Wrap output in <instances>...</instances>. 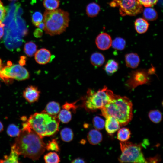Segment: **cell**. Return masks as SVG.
Returning a JSON list of instances; mask_svg holds the SVG:
<instances>
[{
  "label": "cell",
  "mask_w": 163,
  "mask_h": 163,
  "mask_svg": "<svg viewBox=\"0 0 163 163\" xmlns=\"http://www.w3.org/2000/svg\"><path fill=\"white\" fill-rule=\"evenodd\" d=\"M42 138L30 128L21 129L11 147L19 155L36 160L46 149Z\"/></svg>",
  "instance_id": "1"
},
{
  "label": "cell",
  "mask_w": 163,
  "mask_h": 163,
  "mask_svg": "<svg viewBox=\"0 0 163 163\" xmlns=\"http://www.w3.org/2000/svg\"><path fill=\"white\" fill-rule=\"evenodd\" d=\"M102 115L114 117L120 126L127 125L133 117V104L129 99L126 96L114 94L113 98L101 109Z\"/></svg>",
  "instance_id": "2"
},
{
  "label": "cell",
  "mask_w": 163,
  "mask_h": 163,
  "mask_svg": "<svg viewBox=\"0 0 163 163\" xmlns=\"http://www.w3.org/2000/svg\"><path fill=\"white\" fill-rule=\"evenodd\" d=\"M26 122L31 129L42 138L54 134L59 129V120L58 118L44 111L31 115Z\"/></svg>",
  "instance_id": "3"
},
{
  "label": "cell",
  "mask_w": 163,
  "mask_h": 163,
  "mask_svg": "<svg viewBox=\"0 0 163 163\" xmlns=\"http://www.w3.org/2000/svg\"><path fill=\"white\" fill-rule=\"evenodd\" d=\"M70 21L69 14L67 11L60 9L46 10L43 14L45 33L50 36L59 35L66 30Z\"/></svg>",
  "instance_id": "4"
},
{
  "label": "cell",
  "mask_w": 163,
  "mask_h": 163,
  "mask_svg": "<svg viewBox=\"0 0 163 163\" xmlns=\"http://www.w3.org/2000/svg\"><path fill=\"white\" fill-rule=\"evenodd\" d=\"M114 95L113 91L106 86L97 91L88 89L84 98V106L89 110L101 109L113 98Z\"/></svg>",
  "instance_id": "5"
},
{
  "label": "cell",
  "mask_w": 163,
  "mask_h": 163,
  "mask_svg": "<svg viewBox=\"0 0 163 163\" xmlns=\"http://www.w3.org/2000/svg\"><path fill=\"white\" fill-rule=\"evenodd\" d=\"M122 154L118 160L120 162L147 163L142 151L141 146L129 142L120 143Z\"/></svg>",
  "instance_id": "6"
},
{
  "label": "cell",
  "mask_w": 163,
  "mask_h": 163,
  "mask_svg": "<svg viewBox=\"0 0 163 163\" xmlns=\"http://www.w3.org/2000/svg\"><path fill=\"white\" fill-rule=\"evenodd\" d=\"M110 5L119 7L120 13L122 16H135L142 12L143 10L138 0H112Z\"/></svg>",
  "instance_id": "7"
},
{
  "label": "cell",
  "mask_w": 163,
  "mask_h": 163,
  "mask_svg": "<svg viewBox=\"0 0 163 163\" xmlns=\"http://www.w3.org/2000/svg\"><path fill=\"white\" fill-rule=\"evenodd\" d=\"M9 77L18 81H22L28 79L30 77L29 72L27 69L19 64L14 65L9 67Z\"/></svg>",
  "instance_id": "8"
},
{
  "label": "cell",
  "mask_w": 163,
  "mask_h": 163,
  "mask_svg": "<svg viewBox=\"0 0 163 163\" xmlns=\"http://www.w3.org/2000/svg\"><path fill=\"white\" fill-rule=\"evenodd\" d=\"M112 40L110 36L106 33L99 34L95 39V43L99 49L104 50L108 49L111 46Z\"/></svg>",
  "instance_id": "9"
},
{
  "label": "cell",
  "mask_w": 163,
  "mask_h": 163,
  "mask_svg": "<svg viewBox=\"0 0 163 163\" xmlns=\"http://www.w3.org/2000/svg\"><path fill=\"white\" fill-rule=\"evenodd\" d=\"M40 91L37 87L33 85L27 87L23 91V97L29 103H32L37 101Z\"/></svg>",
  "instance_id": "10"
},
{
  "label": "cell",
  "mask_w": 163,
  "mask_h": 163,
  "mask_svg": "<svg viewBox=\"0 0 163 163\" xmlns=\"http://www.w3.org/2000/svg\"><path fill=\"white\" fill-rule=\"evenodd\" d=\"M36 61L41 65H45L49 62L51 58L50 51L46 48H41L37 50L35 54Z\"/></svg>",
  "instance_id": "11"
},
{
  "label": "cell",
  "mask_w": 163,
  "mask_h": 163,
  "mask_svg": "<svg viewBox=\"0 0 163 163\" xmlns=\"http://www.w3.org/2000/svg\"><path fill=\"white\" fill-rule=\"evenodd\" d=\"M105 118L104 126L108 134H113L119 129L120 126V124L115 118L111 116H108Z\"/></svg>",
  "instance_id": "12"
},
{
  "label": "cell",
  "mask_w": 163,
  "mask_h": 163,
  "mask_svg": "<svg viewBox=\"0 0 163 163\" xmlns=\"http://www.w3.org/2000/svg\"><path fill=\"white\" fill-rule=\"evenodd\" d=\"M125 57L126 64L128 67L136 68L139 64L140 58L136 53H131L126 54Z\"/></svg>",
  "instance_id": "13"
},
{
  "label": "cell",
  "mask_w": 163,
  "mask_h": 163,
  "mask_svg": "<svg viewBox=\"0 0 163 163\" xmlns=\"http://www.w3.org/2000/svg\"><path fill=\"white\" fill-rule=\"evenodd\" d=\"M87 139L90 144L96 145L101 141L102 139V135L98 130L91 129L88 133Z\"/></svg>",
  "instance_id": "14"
},
{
  "label": "cell",
  "mask_w": 163,
  "mask_h": 163,
  "mask_svg": "<svg viewBox=\"0 0 163 163\" xmlns=\"http://www.w3.org/2000/svg\"><path fill=\"white\" fill-rule=\"evenodd\" d=\"M147 21L142 18L137 19L134 23L135 28L136 32L140 34L144 33L147 30L149 26Z\"/></svg>",
  "instance_id": "15"
},
{
  "label": "cell",
  "mask_w": 163,
  "mask_h": 163,
  "mask_svg": "<svg viewBox=\"0 0 163 163\" xmlns=\"http://www.w3.org/2000/svg\"><path fill=\"white\" fill-rule=\"evenodd\" d=\"M101 10L100 5L95 2H91L88 4L86 8L87 15L89 17H96Z\"/></svg>",
  "instance_id": "16"
},
{
  "label": "cell",
  "mask_w": 163,
  "mask_h": 163,
  "mask_svg": "<svg viewBox=\"0 0 163 163\" xmlns=\"http://www.w3.org/2000/svg\"><path fill=\"white\" fill-rule=\"evenodd\" d=\"M60 109V105L58 103L52 101L47 104L44 111L50 115L55 116L59 113Z\"/></svg>",
  "instance_id": "17"
},
{
  "label": "cell",
  "mask_w": 163,
  "mask_h": 163,
  "mask_svg": "<svg viewBox=\"0 0 163 163\" xmlns=\"http://www.w3.org/2000/svg\"><path fill=\"white\" fill-rule=\"evenodd\" d=\"M104 56L99 52H94L91 55L90 61L91 64L96 67L102 66L105 62Z\"/></svg>",
  "instance_id": "18"
},
{
  "label": "cell",
  "mask_w": 163,
  "mask_h": 163,
  "mask_svg": "<svg viewBox=\"0 0 163 163\" xmlns=\"http://www.w3.org/2000/svg\"><path fill=\"white\" fill-rule=\"evenodd\" d=\"M143 16L144 19L148 21H154L158 18L156 11L151 7H146L143 12Z\"/></svg>",
  "instance_id": "19"
},
{
  "label": "cell",
  "mask_w": 163,
  "mask_h": 163,
  "mask_svg": "<svg viewBox=\"0 0 163 163\" xmlns=\"http://www.w3.org/2000/svg\"><path fill=\"white\" fill-rule=\"evenodd\" d=\"M118 63L113 59L109 60L104 67V69L106 73L109 75H112L118 70Z\"/></svg>",
  "instance_id": "20"
},
{
  "label": "cell",
  "mask_w": 163,
  "mask_h": 163,
  "mask_svg": "<svg viewBox=\"0 0 163 163\" xmlns=\"http://www.w3.org/2000/svg\"><path fill=\"white\" fill-rule=\"evenodd\" d=\"M19 155L16 151L11 147V151L8 155L4 157V159L0 160V163H18V157Z\"/></svg>",
  "instance_id": "21"
},
{
  "label": "cell",
  "mask_w": 163,
  "mask_h": 163,
  "mask_svg": "<svg viewBox=\"0 0 163 163\" xmlns=\"http://www.w3.org/2000/svg\"><path fill=\"white\" fill-rule=\"evenodd\" d=\"M37 46L36 44L32 41H29L26 43L24 48L25 53L29 57L34 56L37 51Z\"/></svg>",
  "instance_id": "22"
},
{
  "label": "cell",
  "mask_w": 163,
  "mask_h": 163,
  "mask_svg": "<svg viewBox=\"0 0 163 163\" xmlns=\"http://www.w3.org/2000/svg\"><path fill=\"white\" fill-rule=\"evenodd\" d=\"M10 67L1 66L0 67V78L5 83L9 84L13 82V79L10 78L9 75V69Z\"/></svg>",
  "instance_id": "23"
},
{
  "label": "cell",
  "mask_w": 163,
  "mask_h": 163,
  "mask_svg": "<svg viewBox=\"0 0 163 163\" xmlns=\"http://www.w3.org/2000/svg\"><path fill=\"white\" fill-rule=\"evenodd\" d=\"M131 132L129 129L126 128H123L119 130L117 138L121 142L128 140L130 137Z\"/></svg>",
  "instance_id": "24"
},
{
  "label": "cell",
  "mask_w": 163,
  "mask_h": 163,
  "mask_svg": "<svg viewBox=\"0 0 163 163\" xmlns=\"http://www.w3.org/2000/svg\"><path fill=\"white\" fill-rule=\"evenodd\" d=\"M60 136L62 140L66 142H69L73 139V133L70 128L65 127L60 131Z\"/></svg>",
  "instance_id": "25"
},
{
  "label": "cell",
  "mask_w": 163,
  "mask_h": 163,
  "mask_svg": "<svg viewBox=\"0 0 163 163\" xmlns=\"http://www.w3.org/2000/svg\"><path fill=\"white\" fill-rule=\"evenodd\" d=\"M59 113L57 118L59 120L62 122L67 123L71 120L72 114L69 110L63 109Z\"/></svg>",
  "instance_id": "26"
},
{
  "label": "cell",
  "mask_w": 163,
  "mask_h": 163,
  "mask_svg": "<svg viewBox=\"0 0 163 163\" xmlns=\"http://www.w3.org/2000/svg\"><path fill=\"white\" fill-rule=\"evenodd\" d=\"M43 4L46 10L52 11L56 9L60 5L59 0H43Z\"/></svg>",
  "instance_id": "27"
},
{
  "label": "cell",
  "mask_w": 163,
  "mask_h": 163,
  "mask_svg": "<svg viewBox=\"0 0 163 163\" xmlns=\"http://www.w3.org/2000/svg\"><path fill=\"white\" fill-rule=\"evenodd\" d=\"M148 116L150 120L155 123H159L162 119V113L158 110H150Z\"/></svg>",
  "instance_id": "28"
},
{
  "label": "cell",
  "mask_w": 163,
  "mask_h": 163,
  "mask_svg": "<svg viewBox=\"0 0 163 163\" xmlns=\"http://www.w3.org/2000/svg\"><path fill=\"white\" fill-rule=\"evenodd\" d=\"M126 45L125 40L120 37H117L112 41L111 45L115 49L119 50H123Z\"/></svg>",
  "instance_id": "29"
},
{
  "label": "cell",
  "mask_w": 163,
  "mask_h": 163,
  "mask_svg": "<svg viewBox=\"0 0 163 163\" xmlns=\"http://www.w3.org/2000/svg\"><path fill=\"white\" fill-rule=\"evenodd\" d=\"M44 159L46 163H58L60 161L59 155L54 152H50L45 155Z\"/></svg>",
  "instance_id": "30"
},
{
  "label": "cell",
  "mask_w": 163,
  "mask_h": 163,
  "mask_svg": "<svg viewBox=\"0 0 163 163\" xmlns=\"http://www.w3.org/2000/svg\"><path fill=\"white\" fill-rule=\"evenodd\" d=\"M21 131L19 128L14 124H11L8 126L7 133L9 136L11 137H17Z\"/></svg>",
  "instance_id": "31"
},
{
  "label": "cell",
  "mask_w": 163,
  "mask_h": 163,
  "mask_svg": "<svg viewBox=\"0 0 163 163\" xmlns=\"http://www.w3.org/2000/svg\"><path fill=\"white\" fill-rule=\"evenodd\" d=\"M104 120L99 116L95 117L93 120V123L96 129L100 130L103 129L105 126Z\"/></svg>",
  "instance_id": "32"
},
{
  "label": "cell",
  "mask_w": 163,
  "mask_h": 163,
  "mask_svg": "<svg viewBox=\"0 0 163 163\" xmlns=\"http://www.w3.org/2000/svg\"><path fill=\"white\" fill-rule=\"evenodd\" d=\"M43 15L39 11L35 12L32 14V21L33 24L37 27L39 24L43 22Z\"/></svg>",
  "instance_id": "33"
},
{
  "label": "cell",
  "mask_w": 163,
  "mask_h": 163,
  "mask_svg": "<svg viewBox=\"0 0 163 163\" xmlns=\"http://www.w3.org/2000/svg\"><path fill=\"white\" fill-rule=\"evenodd\" d=\"M46 149L48 151L58 152L60 148L56 140L55 139H53L49 141L46 144Z\"/></svg>",
  "instance_id": "34"
},
{
  "label": "cell",
  "mask_w": 163,
  "mask_h": 163,
  "mask_svg": "<svg viewBox=\"0 0 163 163\" xmlns=\"http://www.w3.org/2000/svg\"><path fill=\"white\" fill-rule=\"evenodd\" d=\"M158 0H138L142 5L145 7H152L155 5Z\"/></svg>",
  "instance_id": "35"
},
{
  "label": "cell",
  "mask_w": 163,
  "mask_h": 163,
  "mask_svg": "<svg viewBox=\"0 0 163 163\" xmlns=\"http://www.w3.org/2000/svg\"><path fill=\"white\" fill-rule=\"evenodd\" d=\"M76 102L72 103L66 102L63 106L62 108L68 110H72L73 112H75L77 106L75 105Z\"/></svg>",
  "instance_id": "36"
},
{
  "label": "cell",
  "mask_w": 163,
  "mask_h": 163,
  "mask_svg": "<svg viewBox=\"0 0 163 163\" xmlns=\"http://www.w3.org/2000/svg\"><path fill=\"white\" fill-rule=\"evenodd\" d=\"M6 10L3 4L0 0V24L2 23L6 15Z\"/></svg>",
  "instance_id": "37"
},
{
  "label": "cell",
  "mask_w": 163,
  "mask_h": 163,
  "mask_svg": "<svg viewBox=\"0 0 163 163\" xmlns=\"http://www.w3.org/2000/svg\"><path fill=\"white\" fill-rule=\"evenodd\" d=\"M34 34L36 37H40L43 34V31L42 30L39 28L37 29L34 31Z\"/></svg>",
  "instance_id": "38"
},
{
  "label": "cell",
  "mask_w": 163,
  "mask_h": 163,
  "mask_svg": "<svg viewBox=\"0 0 163 163\" xmlns=\"http://www.w3.org/2000/svg\"><path fill=\"white\" fill-rule=\"evenodd\" d=\"M26 57L24 56L20 57V59L18 61V63L20 65L23 66L26 65Z\"/></svg>",
  "instance_id": "39"
},
{
  "label": "cell",
  "mask_w": 163,
  "mask_h": 163,
  "mask_svg": "<svg viewBox=\"0 0 163 163\" xmlns=\"http://www.w3.org/2000/svg\"><path fill=\"white\" fill-rule=\"evenodd\" d=\"M5 24L3 23L0 24V39L2 37L4 33V26Z\"/></svg>",
  "instance_id": "40"
},
{
  "label": "cell",
  "mask_w": 163,
  "mask_h": 163,
  "mask_svg": "<svg viewBox=\"0 0 163 163\" xmlns=\"http://www.w3.org/2000/svg\"><path fill=\"white\" fill-rule=\"evenodd\" d=\"M85 162L84 160L81 158H76L73 160L72 162V163H85Z\"/></svg>",
  "instance_id": "41"
},
{
  "label": "cell",
  "mask_w": 163,
  "mask_h": 163,
  "mask_svg": "<svg viewBox=\"0 0 163 163\" xmlns=\"http://www.w3.org/2000/svg\"><path fill=\"white\" fill-rule=\"evenodd\" d=\"M37 27L42 30H44L45 27V25L43 22H42Z\"/></svg>",
  "instance_id": "42"
},
{
  "label": "cell",
  "mask_w": 163,
  "mask_h": 163,
  "mask_svg": "<svg viewBox=\"0 0 163 163\" xmlns=\"http://www.w3.org/2000/svg\"><path fill=\"white\" fill-rule=\"evenodd\" d=\"M3 126L2 123L0 121V133L3 130Z\"/></svg>",
  "instance_id": "43"
},
{
  "label": "cell",
  "mask_w": 163,
  "mask_h": 163,
  "mask_svg": "<svg viewBox=\"0 0 163 163\" xmlns=\"http://www.w3.org/2000/svg\"><path fill=\"white\" fill-rule=\"evenodd\" d=\"M12 62L10 61H8L7 63V66L9 67H11V66H12Z\"/></svg>",
  "instance_id": "44"
},
{
  "label": "cell",
  "mask_w": 163,
  "mask_h": 163,
  "mask_svg": "<svg viewBox=\"0 0 163 163\" xmlns=\"http://www.w3.org/2000/svg\"><path fill=\"white\" fill-rule=\"evenodd\" d=\"M2 66V60L0 58V67Z\"/></svg>",
  "instance_id": "45"
},
{
  "label": "cell",
  "mask_w": 163,
  "mask_h": 163,
  "mask_svg": "<svg viewBox=\"0 0 163 163\" xmlns=\"http://www.w3.org/2000/svg\"><path fill=\"white\" fill-rule=\"evenodd\" d=\"M9 0L12 1V0Z\"/></svg>",
  "instance_id": "46"
}]
</instances>
